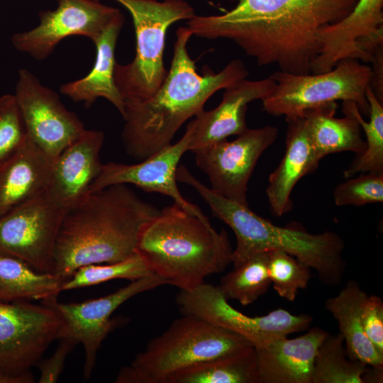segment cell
Returning <instances> with one entry per match:
<instances>
[{"mask_svg": "<svg viewBox=\"0 0 383 383\" xmlns=\"http://www.w3.org/2000/svg\"><path fill=\"white\" fill-rule=\"evenodd\" d=\"M253 345L244 337L194 315L174 321L121 369L117 383H167L189 367L245 352Z\"/></svg>", "mask_w": 383, "mask_h": 383, "instance_id": "8992f818", "label": "cell"}, {"mask_svg": "<svg viewBox=\"0 0 383 383\" xmlns=\"http://www.w3.org/2000/svg\"><path fill=\"white\" fill-rule=\"evenodd\" d=\"M270 77L260 80L242 79L225 89L221 102L213 109L202 110L189 123L192 128L189 151L240 135L247 128L246 112L250 102L263 99L273 90Z\"/></svg>", "mask_w": 383, "mask_h": 383, "instance_id": "ac0fdd59", "label": "cell"}, {"mask_svg": "<svg viewBox=\"0 0 383 383\" xmlns=\"http://www.w3.org/2000/svg\"><path fill=\"white\" fill-rule=\"evenodd\" d=\"M53 163L28 138L16 155L0 165V218L48 190Z\"/></svg>", "mask_w": 383, "mask_h": 383, "instance_id": "7402d4cb", "label": "cell"}, {"mask_svg": "<svg viewBox=\"0 0 383 383\" xmlns=\"http://www.w3.org/2000/svg\"><path fill=\"white\" fill-rule=\"evenodd\" d=\"M177 180L192 187L209 206L213 216L234 232L232 263L237 267L252 256L272 250L287 252L316 270L326 285L341 283L346 267L345 243L335 232L313 234L300 226H279L254 213L249 206L226 199L196 179L187 167Z\"/></svg>", "mask_w": 383, "mask_h": 383, "instance_id": "277c9868", "label": "cell"}, {"mask_svg": "<svg viewBox=\"0 0 383 383\" xmlns=\"http://www.w3.org/2000/svg\"><path fill=\"white\" fill-rule=\"evenodd\" d=\"M122 13L114 19L93 43L96 46V60L90 72L82 78L62 84L61 94L77 102L91 106L99 98L111 103L122 117L126 105L114 81L115 48L123 25Z\"/></svg>", "mask_w": 383, "mask_h": 383, "instance_id": "603a6c76", "label": "cell"}, {"mask_svg": "<svg viewBox=\"0 0 383 383\" xmlns=\"http://www.w3.org/2000/svg\"><path fill=\"white\" fill-rule=\"evenodd\" d=\"M275 82L271 93L262 99V109L274 116H303L309 109L337 101H352L369 114L365 96L370 84L372 67L355 59H344L331 71L296 74L280 70L270 76Z\"/></svg>", "mask_w": 383, "mask_h": 383, "instance_id": "ba28073f", "label": "cell"}, {"mask_svg": "<svg viewBox=\"0 0 383 383\" xmlns=\"http://www.w3.org/2000/svg\"><path fill=\"white\" fill-rule=\"evenodd\" d=\"M165 284H167L165 280L151 274L98 299L68 304L58 302L56 297L43 301L53 308L62 320L59 339L70 338L82 344L86 379L91 374L101 343L113 328L111 317L115 310L134 296Z\"/></svg>", "mask_w": 383, "mask_h": 383, "instance_id": "9a60e30c", "label": "cell"}, {"mask_svg": "<svg viewBox=\"0 0 383 383\" xmlns=\"http://www.w3.org/2000/svg\"><path fill=\"white\" fill-rule=\"evenodd\" d=\"M271 281L268 272V252L257 253L226 274L218 286L223 296L247 306L265 294Z\"/></svg>", "mask_w": 383, "mask_h": 383, "instance_id": "f546056e", "label": "cell"}, {"mask_svg": "<svg viewBox=\"0 0 383 383\" xmlns=\"http://www.w3.org/2000/svg\"><path fill=\"white\" fill-rule=\"evenodd\" d=\"M167 383H258L255 348L182 370Z\"/></svg>", "mask_w": 383, "mask_h": 383, "instance_id": "83f0119b", "label": "cell"}, {"mask_svg": "<svg viewBox=\"0 0 383 383\" xmlns=\"http://www.w3.org/2000/svg\"><path fill=\"white\" fill-rule=\"evenodd\" d=\"M115 1L131 13L136 39L133 60L116 62L114 67L115 84L126 106L145 101L157 91L168 73L163 60L167 29L196 15L184 0Z\"/></svg>", "mask_w": 383, "mask_h": 383, "instance_id": "52a82bcc", "label": "cell"}, {"mask_svg": "<svg viewBox=\"0 0 383 383\" xmlns=\"http://www.w3.org/2000/svg\"><path fill=\"white\" fill-rule=\"evenodd\" d=\"M233 250L224 229L173 203L142 228L136 253L152 274L180 290L193 289L206 277L223 272Z\"/></svg>", "mask_w": 383, "mask_h": 383, "instance_id": "5b68a950", "label": "cell"}, {"mask_svg": "<svg viewBox=\"0 0 383 383\" xmlns=\"http://www.w3.org/2000/svg\"><path fill=\"white\" fill-rule=\"evenodd\" d=\"M367 367L348 357L340 333H328L315 358L311 383H364Z\"/></svg>", "mask_w": 383, "mask_h": 383, "instance_id": "f1b7e54d", "label": "cell"}, {"mask_svg": "<svg viewBox=\"0 0 383 383\" xmlns=\"http://www.w3.org/2000/svg\"><path fill=\"white\" fill-rule=\"evenodd\" d=\"M192 128L189 123L183 136L137 164L109 162L89 187L92 192L113 184H133L147 192L170 197L184 210L202 218L207 217L199 207L189 202L177 187L176 172L183 155L189 151Z\"/></svg>", "mask_w": 383, "mask_h": 383, "instance_id": "e0dca14e", "label": "cell"}, {"mask_svg": "<svg viewBox=\"0 0 383 383\" xmlns=\"http://www.w3.org/2000/svg\"><path fill=\"white\" fill-rule=\"evenodd\" d=\"M286 149L278 167L270 174L266 193L271 212L282 216L292 209L291 194L296 183L318 167L304 116L286 119Z\"/></svg>", "mask_w": 383, "mask_h": 383, "instance_id": "44dd1931", "label": "cell"}, {"mask_svg": "<svg viewBox=\"0 0 383 383\" xmlns=\"http://www.w3.org/2000/svg\"><path fill=\"white\" fill-rule=\"evenodd\" d=\"M383 0H358L350 13L321 34L311 74L331 71L344 59L372 62L383 50Z\"/></svg>", "mask_w": 383, "mask_h": 383, "instance_id": "2e32d148", "label": "cell"}, {"mask_svg": "<svg viewBox=\"0 0 383 383\" xmlns=\"http://www.w3.org/2000/svg\"><path fill=\"white\" fill-rule=\"evenodd\" d=\"M28 137L13 94L0 96V165L16 155Z\"/></svg>", "mask_w": 383, "mask_h": 383, "instance_id": "d6a6232c", "label": "cell"}, {"mask_svg": "<svg viewBox=\"0 0 383 383\" xmlns=\"http://www.w3.org/2000/svg\"><path fill=\"white\" fill-rule=\"evenodd\" d=\"M361 320L366 336L383 355V301L381 297L367 295L362 307Z\"/></svg>", "mask_w": 383, "mask_h": 383, "instance_id": "e575fe53", "label": "cell"}, {"mask_svg": "<svg viewBox=\"0 0 383 383\" xmlns=\"http://www.w3.org/2000/svg\"><path fill=\"white\" fill-rule=\"evenodd\" d=\"M367 296L359 284L349 281L335 296L326 301V309L337 321L347 356L367 366L383 367V355L366 336L361 320V310Z\"/></svg>", "mask_w": 383, "mask_h": 383, "instance_id": "cb8c5ba5", "label": "cell"}, {"mask_svg": "<svg viewBox=\"0 0 383 383\" xmlns=\"http://www.w3.org/2000/svg\"><path fill=\"white\" fill-rule=\"evenodd\" d=\"M65 281L41 272L25 261L0 253V301L47 300L57 297Z\"/></svg>", "mask_w": 383, "mask_h": 383, "instance_id": "484cf974", "label": "cell"}, {"mask_svg": "<svg viewBox=\"0 0 383 383\" xmlns=\"http://www.w3.org/2000/svg\"><path fill=\"white\" fill-rule=\"evenodd\" d=\"M338 105L330 103L306 111L303 116L315 154L320 161L328 155L344 151L362 155L366 143L356 118L343 112L345 117L336 118Z\"/></svg>", "mask_w": 383, "mask_h": 383, "instance_id": "d4e9b609", "label": "cell"}, {"mask_svg": "<svg viewBox=\"0 0 383 383\" xmlns=\"http://www.w3.org/2000/svg\"><path fill=\"white\" fill-rule=\"evenodd\" d=\"M121 14L96 0H57L55 9L40 11L38 25L15 33L11 43L18 51L42 61L67 37L81 35L94 41Z\"/></svg>", "mask_w": 383, "mask_h": 383, "instance_id": "5bb4252c", "label": "cell"}, {"mask_svg": "<svg viewBox=\"0 0 383 383\" xmlns=\"http://www.w3.org/2000/svg\"><path fill=\"white\" fill-rule=\"evenodd\" d=\"M96 1H100V0H96Z\"/></svg>", "mask_w": 383, "mask_h": 383, "instance_id": "74e56055", "label": "cell"}, {"mask_svg": "<svg viewBox=\"0 0 383 383\" xmlns=\"http://www.w3.org/2000/svg\"><path fill=\"white\" fill-rule=\"evenodd\" d=\"M365 96L369 104L370 121H366L356 103L343 102V112L349 113L358 121L365 135L366 150L356 156L344 172L345 178L357 173H383V105L376 97L370 84L366 88Z\"/></svg>", "mask_w": 383, "mask_h": 383, "instance_id": "4316f807", "label": "cell"}, {"mask_svg": "<svg viewBox=\"0 0 383 383\" xmlns=\"http://www.w3.org/2000/svg\"><path fill=\"white\" fill-rule=\"evenodd\" d=\"M278 128L267 126L249 129L232 141L226 139L195 151L196 166L220 196L248 206V184L262 152L278 137Z\"/></svg>", "mask_w": 383, "mask_h": 383, "instance_id": "7c38bea8", "label": "cell"}, {"mask_svg": "<svg viewBox=\"0 0 383 383\" xmlns=\"http://www.w3.org/2000/svg\"><path fill=\"white\" fill-rule=\"evenodd\" d=\"M104 140L102 131L86 129L54 160L47 192L65 211L88 194L99 174Z\"/></svg>", "mask_w": 383, "mask_h": 383, "instance_id": "d6986e66", "label": "cell"}, {"mask_svg": "<svg viewBox=\"0 0 383 383\" xmlns=\"http://www.w3.org/2000/svg\"><path fill=\"white\" fill-rule=\"evenodd\" d=\"M180 311L201 318L246 338L256 349L272 340L308 329L313 318L278 309L262 316H249L234 309L218 287L205 282L176 298Z\"/></svg>", "mask_w": 383, "mask_h": 383, "instance_id": "30bf717a", "label": "cell"}, {"mask_svg": "<svg viewBox=\"0 0 383 383\" xmlns=\"http://www.w3.org/2000/svg\"><path fill=\"white\" fill-rule=\"evenodd\" d=\"M379 50L374 56L372 61L374 68L372 69V77L370 86L378 100L382 103L383 99V52Z\"/></svg>", "mask_w": 383, "mask_h": 383, "instance_id": "8d00e7d4", "label": "cell"}, {"mask_svg": "<svg viewBox=\"0 0 383 383\" xmlns=\"http://www.w3.org/2000/svg\"><path fill=\"white\" fill-rule=\"evenodd\" d=\"M66 211L46 192L0 218V253L52 273L53 254Z\"/></svg>", "mask_w": 383, "mask_h": 383, "instance_id": "8fae6325", "label": "cell"}, {"mask_svg": "<svg viewBox=\"0 0 383 383\" xmlns=\"http://www.w3.org/2000/svg\"><path fill=\"white\" fill-rule=\"evenodd\" d=\"M327 334L314 327L301 336L281 337L255 348L258 383H311L315 358Z\"/></svg>", "mask_w": 383, "mask_h": 383, "instance_id": "ffe728a7", "label": "cell"}, {"mask_svg": "<svg viewBox=\"0 0 383 383\" xmlns=\"http://www.w3.org/2000/svg\"><path fill=\"white\" fill-rule=\"evenodd\" d=\"M221 15L188 20L193 35L233 41L260 66L309 74L321 34L348 16L358 0H236Z\"/></svg>", "mask_w": 383, "mask_h": 383, "instance_id": "6da1fadb", "label": "cell"}, {"mask_svg": "<svg viewBox=\"0 0 383 383\" xmlns=\"http://www.w3.org/2000/svg\"><path fill=\"white\" fill-rule=\"evenodd\" d=\"M336 206H360L383 202V173H361L339 184L333 191Z\"/></svg>", "mask_w": 383, "mask_h": 383, "instance_id": "836d02e7", "label": "cell"}, {"mask_svg": "<svg viewBox=\"0 0 383 383\" xmlns=\"http://www.w3.org/2000/svg\"><path fill=\"white\" fill-rule=\"evenodd\" d=\"M192 35L187 26L177 29L171 67L165 81L148 100L126 106L122 140L127 153L138 161L170 145L184 122L204 110L212 95L249 74L239 59L217 73L208 68L204 74H198L187 50Z\"/></svg>", "mask_w": 383, "mask_h": 383, "instance_id": "7a4b0ae2", "label": "cell"}, {"mask_svg": "<svg viewBox=\"0 0 383 383\" xmlns=\"http://www.w3.org/2000/svg\"><path fill=\"white\" fill-rule=\"evenodd\" d=\"M151 274L142 258L135 252L122 261L91 264L78 268L63 282L61 291L96 285L115 279L133 281Z\"/></svg>", "mask_w": 383, "mask_h": 383, "instance_id": "4dcf8cb0", "label": "cell"}, {"mask_svg": "<svg viewBox=\"0 0 383 383\" xmlns=\"http://www.w3.org/2000/svg\"><path fill=\"white\" fill-rule=\"evenodd\" d=\"M62 320L43 303L0 301V383L34 382L30 372L52 342Z\"/></svg>", "mask_w": 383, "mask_h": 383, "instance_id": "9c48e42d", "label": "cell"}, {"mask_svg": "<svg viewBox=\"0 0 383 383\" xmlns=\"http://www.w3.org/2000/svg\"><path fill=\"white\" fill-rule=\"evenodd\" d=\"M267 252L271 284L279 296L294 301L299 290L307 287L311 268L287 252L279 250Z\"/></svg>", "mask_w": 383, "mask_h": 383, "instance_id": "1f68e13d", "label": "cell"}, {"mask_svg": "<svg viewBox=\"0 0 383 383\" xmlns=\"http://www.w3.org/2000/svg\"><path fill=\"white\" fill-rule=\"evenodd\" d=\"M159 211L127 184L88 193L63 216L52 274L65 281L82 266L113 263L132 256L143 227Z\"/></svg>", "mask_w": 383, "mask_h": 383, "instance_id": "3957f363", "label": "cell"}, {"mask_svg": "<svg viewBox=\"0 0 383 383\" xmlns=\"http://www.w3.org/2000/svg\"><path fill=\"white\" fill-rule=\"evenodd\" d=\"M60 343L54 353L39 364V383H55L60 376L65 360L74 346L78 344L70 338H60Z\"/></svg>", "mask_w": 383, "mask_h": 383, "instance_id": "d590c367", "label": "cell"}, {"mask_svg": "<svg viewBox=\"0 0 383 383\" xmlns=\"http://www.w3.org/2000/svg\"><path fill=\"white\" fill-rule=\"evenodd\" d=\"M13 95L28 138L54 160L86 130L58 94L26 69L18 71Z\"/></svg>", "mask_w": 383, "mask_h": 383, "instance_id": "4fadbf2b", "label": "cell"}]
</instances>
